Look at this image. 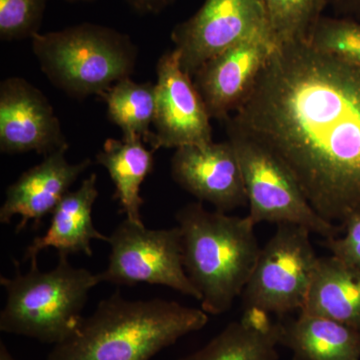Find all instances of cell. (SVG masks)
<instances>
[{
  "label": "cell",
  "instance_id": "1",
  "mask_svg": "<svg viewBox=\"0 0 360 360\" xmlns=\"http://www.w3.org/2000/svg\"><path fill=\"white\" fill-rule=\"evenodd\" d=\"M224 124L271 151L324 219L360 210L359 66L307 41L277 46Z\"/></svg>",
  "mask_w": 360,
  "mask_h": 360
},
{
  "label": "cell",
  "instance_id": "16",
  "mask_svg": "<svg viewBox=\"0 0 360 360\" xmlns=\"http://www.w3.org/2000/svg\"><path fill=\"white\" fill-rule=\"evenodd\" d=\"M232 321L198 352L179 360H278L281 322L257 309H243Z\"/></svg>",
  "mask_w": 360,
  "mask_h": 360
},
{
  "label": "cell",
  "instance_id": "20",
  "mask_svg": "<svg viewBox=\"0 0 360 360\" xmlns=\"http://www.w3.org/2000/svg\"><path fill=\"white\" fill-rule=\"evenodd\" d=\"M108 106V117L122 130V136L141 137L150 143L155 116V84H137L130 77L120 80L101 96Z\"/></svg>",
  "mask_w": 360,
  "mask_h": 360
},
{
  "label": "cell",
  "instance_id": "15",
  "mask_svg": "<svg viewBox=\"0 0 360 360\" xmlns=\"http://www.w3.org/2000/svg\"><path fill=\"white\" fill-rule=\"evenodd\" d=\"M96 174H90L77 191H68L51 213V224L44 236L33 239L25 251V260H37L39 252L56 248L58 255L82 252L92 257V240L108 243L110 236L97 231L92 220V210L98 198Z\"/></svg>",
  "mask_w": 360,
  "mask_h": 360
},
{
  "label": "cell",
  "instance_id": "7",
  "mask_svg": "<svg viewBox=\"0 0 360 360\" xmlns=\"http://www.w3.org/2000/svg\"><path fill=\"white\" fill-rule=\"evenodd\" d=\"M310 234L300 225H277L241 295L243 309H257L281 319L302 309L319 258Z\"/></svg>",
  "mask_w": 360,
  "mask_h": 360
},
{
  "label": "cell",
  "instance_id": "26",
  "mask_svg": "<svg viewBox=\"0 0 360 360\" xmlns=\"http://www.w3.org/2000/svg\"><path fill=\"white\" fill-rule=\"evenodd\" d=\"M329 4L347 18L360 20V0H329Z\"/></svg>",
  "mask_w": 360,
  "mask_h": 360
},
{
  "label": "cell",
  "instance_id": "2",
  "mask_svg": "<svg viewBox=\"0 0 360 360\" xmlns=\"http://www.w3.org/2000/svg\"><path fill=\"white\" fill-rule=\"evenodd\" d=\"M207 322L202 309L161 298L125 300L117 290L84 317L75 335L54 345L46 360H150Z\"/></svg>",
  "mask_w": 360,
  "mask_h": 360
},
{
  "label": "cell",
  "instance_id": "27",
  "mask_svg": "<svg viewBox=\"0 0 360 360\" xmlns=\"http://www.w3.org/2000/svg\"><path fill=\"white\" fill-rule=\"evenodd\" d=\"M0 360H16L7 349L6 343L0 341Z\"/></svg>",
  "mask_w": 360,
  "mask_h": 360
},
{
  "label": "cell",
  "instance_id": "25",
  "mask_svg": "<svg viewBox=\"0 0 360 360\" xmlns=\"http://www.w3.org/2000/svg\"><path fill=\"white\" fill-rule=\"evenodd\" d=\"M130 8L135 13L141 14H158L175 0H125Z\"/></svg>",
  "mask_w": 360,
  "mask_h": 360
},
{
  "label": "cell",
  "instance_id": "14",
  "mask_svg": "<svg viewBox=\"0 0 360 360\" xmlns=\"http://www.w3.org/2000/svg\"><path fill=\"white\" fill-rule=\"evenodd\" d=\"M68 148L44 156V160L26 170L20 179L7 187L6 200L0 208V222L7 224L13 217H21L16 226L20 233L32 220L37 229L42 219L56 210L80 174L91 165L89 158L78 163L66 160Z\"/></svg>",
  "mask_w": 360,
  "mask_h": 360
},
{
  "label": "cell",
  "instance_id": "17",
  "mask_svg": "<svg viewBox=\"0 0 360 360\" xmlns=\"http://www.w3.org/2000/svg\"><path fill=\"white\" fill-rule=\"evenodd\" d=\"M281 322V345L293 360H360V330L340 322L302 314Z\"/></svg>",
  "mask_w": 360,
  "mask_h": 360
},
{
  "label": "cell",
  "instance_id": "11",
  "mask_svg": "<svg viewBox=\"0 0 360 360\" xmlns=\"http://www.w3.org/2000/svg\"><path fill=\"white\" fill-rule=\"evenodd\" d=\"M70 148L60 122L47 97L25 78L0 84V151L44 156Z\"/></svg>",
  "mask_w": 360,
  "mask_h": 360
},
{
  "label": "cell",
  "instance_id": "19",
  "mask_svg": "<svg viewBox=\"0 0 360 360\" xmlns=\"http://www.w3.org/2000/svg\"><path fill=\"white\" fill-rule=\"evenodd\" d=\"M153 153L144 146L141 137L122 136V139H108L96 155V162L108 170L115 184L113 200H117L120 212L139 225H144L141 187L155 167Z\"/></svg>",
  "mask_w": 360,
  "mask_h": 360
},
{
  "label": "cell",
  "instance_id": "8",
  "mask_svg": "<svg viewBox=\"0 0 360 360\" xmlns=\"http://www.w3.org/2000/svg\"><path fill=\"white\" fill-rule=\"evenodd\" d=\"M110 255L105 270L97 274L101 283L117 285L137 283L167 286L200 302L198 288L187 276L179 226L148 229L125 219L108 238Z\"/></svg>",
  "mask_w": 360,
  "mask_h": 360
},
{
  "label": "cell",
  "instance_id": "13",
  "mask_svg": "<svg viewBox=\"0 0 360 360\" xmlns=\"http://www.w3.org/2000/svg\"><path fill=\"white\" fill-rule=\"evenodd\" d=\"M170 168L181 188L215 210L227 213L248 205L240 163L229 141L176 148Z\"/></svg>",
  "mask_w": 360,
  "mask_h": 360
},
{
  "label": "cell",
  "instance_id": "4",
  "mask_svg": "<svg viewBox=\"0 0 360 360\" xmlns=\"http://www.w3.org/2000/svg\"><path fill=\"white\" fill-rule=\"evenodd\" d=\"M13 262L15 276L0 277L7 293L0 330L47 345L65 342L79 328L89 291L101 283L98 276L72 266L63 255L49 271H41L32 260L30 270L21 274L20 264Z\"/></svg>",
  "mask_w": 360,
  "mask_h": 360
},
{
  "label": "cell",
  "instance_id": "3",
  "mask_svg": "<svg viewBox=\"0 0 360 360\" xmlns=\"http://www.w3.org/2000/svg\"><path fill=\"white\" fill-rule=\"evenodd\" d=\"M187 276L201 295V309L224 314L243 295L259 257L255 224L248 215L210 212L196 201L175 214Z\"/></svg>",
  "mask_w": 360,
  "mask_h": 360
},
{
  "label": "cell",
  "instance_id": "28",
  "mask_svg": "<svg viewBox=\"0 0 360 360\" xmlns=\"http://www.w3.org/2000/svg\"><path fill=\"white\" fill-rule=\"evenodd\" d=\"M65 1L70 2V4H77V2H92L94 0H65Z\"/></svg>",
  "mask_w": 360,
  "mask_h": 360
},
{
  "label": "cell",
  "instance_id": "18",
  "mask_svg": "<svg viewBox=\"0 0 360 360\" xmlns=\"http://www.w3.org/2000/svg\"><path fill=\"white\" fill-rule=\"evenodd\" d=\"M300 312L360 330V270L333 255L319 257Z\"/></svg>",
  "mask_w": 360,
  "mask_h": 360
},
{
  "label": "cell",
  "instance_id": "6",
  "mask_svg": "<svg viewBox=\"0 0 360 360\" xmlns=\"http://www.w3.org/2000/svg\"><path fill=\"white\" fill-rule=\"evenodd\" d=\"M225 129L240 163L250 207L248 215L255 225H300L324 239L342 233L340 225L315 212L290 170L271 151L238 130Z\"/></svg>",
  "mask_w": 360,
  "mask_h": 360
},
{
  "label": "cell",
  "instance_id": "10",
  "mask_svg": "<svg viewBox=\"0 0 360 360\" xmlns=\"http://www.w3.org/2000/svg\"><path fill=\"white\" fill-rule=\"evenodd\" d=\"M156 106L151 150L202 146L212 142L210 113L179 52H165L156 65Z\"/></svg>",
  "mask_w": 360,
  "mask_h": 360
},
{
  "label": "cell",
  "instance_id": "9",
  "mask_svg": "<svg viewBox=\"0 0 360 360\" xmlns=\"http://www.w3.org/2000/svg\"><path fill=\"white\" fill-rule=\"evenodd\" d=\"M269 32L262 0H205L172 32L182 70L193 77L203 63L259 33Z\"/></svg>",
  "mask_w": 360,
  "mask_h": 360
},
{
  "label": "cell",
  "instance_id": "21",
  "mask_svg": "<svg viewBox=\"0 0 360 360\" xmlns=\"http://www.w3.org/2000/svg\"><path fill=\"white\" fill-rule=\"evenodd\" d=\"M270 34L277 46L307 41L329 0H262Z\"/></svg>",
  "mask_w": 360,
  "mask_h": 360
},
{
  "label": "cell",
  "instance_id": "23",
  "mask_svg": "<svg viewBox=\"0 0 360 360\" xmlns=\"http://www.w3.org/2000/svg\"><path fill=\"white\" fill-rule=\"evenodd\" d=\"M47 0H0V39H32L39 34Z\"/></svg>",
  "mask_w": 360,
  "mask_h": 360
},
{
  "label": "cell",
  "instance_id": "22",
  "mask_svg": "<svg viewBox=\"0 0 360 360\" xmlns=\"http://www.w3.org/2000/svg\"><path fill=\"white\" fill-rule=\"evenodd\" d=\"M307 42L316 51L360 68V22L352 18L322 16Z\"/></svg>",
  "mask_w": 360,
  "mask_h": 360
},
{
  "label": "cell",
  "instance_id": "5",
  "mask_svg": "<svg viewBox=\"0 0 360 360\" xmlns=\"http://www.w3.org/2000/svg\"><path fill=\"white\" fill-rule=\"evenodd\" d=\"M32 40L33 53L47 79L77 99L101 96L130 77L139 56L129 35L94 23L39 33Z\"/></svg>",
  "mask_w": 360,
  "mask_h": 360
},
{
  "label": "cell",
  "instance_id": "24",
  "mask_svg": "<svg viewBox=\"0 0 360 360\" xmlns=\"http://www.w3.org/2000/svg\"><path fill=\"white\" fill-rule=\"evenodd\" d=\"M342 236L324 239L331 255L360 270V210L352 213L341 224Z\"/></svg>",
  "mask_w": 360,
  "mask_h": 360
},
{
  "label": "cell",
  "instance_id": "12",
  "mask_svg": "<svg viewBox=\"0 0 360 360\" xmlns=\"http://www.w3.org/2000/svg\"><path fill=\"white\" fill-rule=\"evenodd\" d=\"M269 32L239 42L198 68L193 77L212 120L224 122L250 96L276 49Z\"/></svg>",
  "mask_w": 360,
  "mask_h": 360
}]
</instances>
